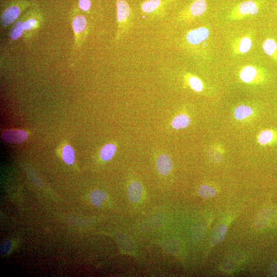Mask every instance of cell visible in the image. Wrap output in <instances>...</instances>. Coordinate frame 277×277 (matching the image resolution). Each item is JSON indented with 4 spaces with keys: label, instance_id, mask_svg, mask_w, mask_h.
<instances>
[{
    "label": "cell",
    "instance_id": "obj_1",
    "mask_svg": "<svg viewBox=\"0 0 277 277\" xmlns=\"http://www.w3.org/2000/svg\"><path fill=\"white\" fill-rule=\"evenodd\" d=\"M70 21L74 33V50H80L88 34L87 20L78 7H74L71 13Z\"/></svg>",
    "mask_w": 277,
    "mask_h": 277
},
{
    "label": "cell",
    "instance_id": "obj_2",
    "mask_svg": "<svg viewBox=\"0 0 277 277\" xmlns=\"http://www.w3.org/2000/svg\"><path fill=\"white\" fill-rule=\"evenodd\" d=\"M31 3L28 0H11L4 7L1 13V26L6 28L13 24Z\"/></svg>",
    "mask_w": 277,
    "mask_h": 277
},
{
    "label": "cell",
    "instance_id": "obj_3",
    "mask_svg": "<svg viewBox=\"0 0 277 277\" xmlns=\"http://www.w3.org/2000/svg\"><path fill=\"white\" fill-rule=\"evenodd\" d=\"M23 23V37L27 42L30 41L42 26L44 17L42 11L37 7H32L25 12Z\"/></svg>",
    "mask_w": 277,
    "mask_h": 277
},
{
    "label": "cell",
    "instance_id": "obj_4",
    "mask_svg": "<svg viewBox=\"0 0 277 277\" xmlns=\"http://www.w3.org/2000/svg\"><path fill=\"white\" fill-rule=\"evenodd\" d=\"M116 7L117 29L115 41H118L129 30L132 22L130 9L125 1L117 0Z\"/></svg>",
    "mask_w": 277,
    "mask_h": 277
},
{
    "label": "cell",
    "instance_id": "obj_5",
    "mask_svg": "<svg viewBox=\"0 0 277 277\" xmlns=\"http://www.w3.org/2000/svg\"><path fill=\"white\" fill-rule=\"evenodd\" d=\"M260 9L259 3L254 0L242 2L231 10L229 17L232 20L242 19L248 16L255 15Z\"/></svg>",
    "mask_w": 277,
    "mask_h": 277
},
{
    "label": "cell",
    "instance_id": "obj_6",
    "mask_svg": "<svg viewBox=\"0 0 277 277\" xmlns=\"http://www.w3.org/2000/svg\"><path fill=\"white\" fill-rule=\"evenodd\" d=\"M210 31L206 27H200L189 31L185 36L190 44L196 45L205 41L209 36Z\"/></svg>",
    "mask_w": 277,
    "mask_h": 277
},
{
    "label": "cell",
    "instance_id": "obj_7",
    "mask_svg": "<svg viewBox=\"0 0 277 277\" xmlns=\"http://www.w3.org/2000/svg\"><path fill=\"white\" fill-rule=\"evenodd\" d=\"M239 75L243 82L249 83L256 80L262 79L263 71L255 66L248 65L242 68Z\"/></svg>",
    "mask_w": 277,
    "mask_h": 277
},
{
    "label": "cell",
    "instance_id": "obj_8",
    "mask_svg": "<svg viewBox=\"0 0 277 277\" xmlns=\"http://www.w3.org/2000/svg\"><path fill=\"white\" fill-rule=\"evenodd\" d=\"M207 7L206 0H194L182 14V16L186 19L199 17L206 12Z\"/></svg>",
    "mask_w": 277,
    "mask_h": 277
},
{
    "label": "cell",
    "instance_id": "obj_9",
    "mask_svg": "<svg viewBox=\"0 0 277 277\" xmlns=\"http://www.w3.org/2000/svg\"><path fill=\"white\" fill-rule=\"evenodd\" d=\"M1 137L7 143L17 144L25 141L28 137V134L23 130L9 129L4 131Z\"/></svg>",
    "mask_w": 277,
    "mask_h": 277
},
{
    "label": "cell",
    "instance_id": "obj_10",
    "mask_svg": "<svg viewBox=\"0 0 277 277\" xmlns=\"http://www.w3.org/2000/svg\"><path fill=\"white\" fill-rule=\"evenodd\" d=\"M252 41L249 36H244L233 43L232 50L236 54H243L248 52L251 48Z\"/></svg>",
    "mask_w": 277,
    "mask_h": 277
},
{
    "label": "cell",
    "instance_id": "obj_11",
    "mask_svg": "<svg viewBox=\"0 0 277 277\" xmlns=\"http://www.w3.org/2000/svg\"><path fill=\"white\" fill-rule=\"evenodd\" d=\"M156 168L159 173L163 175L168 174L172 168L170 157L167 154L160 155L156 160Z\"/></svg>",
    "mask_w": 277,
    "mask_h": 277
},
{
    "label": "cell",
    "instance_id": "obj_12",
    "mask_svg": "<svg viewBox=\"0 0 277 277\" xmlns=\"http://www.w3.org/2000/svg\"><path fill=\"white\" fill-rule=\"evenodd\" d=\"M272 210L270 208L262 210L256 216L253 223L255 228H262L267 225L272 215Z\"/></svg>",
    "mask_w": 277,
    "mask_h": 277
},
{
    "label": "cell",
    "instance_id": "obj_13",
    "mask_svg": "<svg viewBox=\"0 0 277 277\" xmlns=\"http://www.w3.org/2000/svg\"><path fill=\"white\" fill-rule=\"evenodd\" d=\"M25 13L18 18L12 25L9 31V37L11 40L16 41L23 36V23L25 18Z\"/></svg>",
    "mask_w": 277,
    "mask_h": 277
},
{
    "label": "cell",
    "instance_id": "obj_14",
    "mask_svg": "<svg viewBox=\"0 0 277 277\" xmlns=\"http://www.w3.org/2000/svg\"><path fill=\"white\" fill-rule=\"evenodd\" d=\"M262 48L266 54L277 63V42L275 39L266 38L262 44Z\"/></svg>",
    "mask_w": 277,
    "mask_h": 277
},
{
    "label": "cell",
    "instance_id": "obj_15",
    "mask_svg": "<svg viewBox=\"0 0 277 277\" xmlns=\"http://www.w3.org/2000/svg\"><path fill=\"white\" fill-rule=\"evenodd\" d=\"M142 193L141 184L137 181L132 182L128 186L127 189L128 196L129 200L133 202L138 201Z\"/></svg>",
    "mask_w": 277,
    "mask_h": 277
},
{
    "label": "cell",
    "instance_id": "obj_16",
    "mask_svg": "<svg viewBox=\"0 0 277 277\" xmlns=\"http://www.w3.org/2000/svg\"><path fill=\"white\" fill-rule=\"evenodd\" d=\"M227 227L224 224L218 225L213 231L210 237V242L212 245H215L222 242L226 232Z\"/></svg>",
    "mask_w": 277,
    "mask_h": 277
},
{
    "label": "cell",
    "instance_id": "obj_17",
    "mask_svg": "<svg viewBox=\"0 0 277 277\" xmlns=\"http://www.w3.org/2000/svg\"><path fill=\"white\" fill-rule=\"evenodd\" d=\"M190 123V118L186 114H180L175 116L171 122L172 127L179 129L187 127Z\"/></svg>",
    "mask_w": 277,
    "mask_h": 277
},
{
    "label": "cell",
    "instance_id": "obj_18",
    "mask_svg": "<svg viewBox=\"0 0 277 277\" xmlns=\"http://www.w3.org/2000/svg\"><path fill=\"white\" fill-rule=\"evenodd\" d=\"M162 5L161 0H147L141 5L142 10L147 14L155 11Z\"/></svg>",
    "mask_w": 277,
    "mask_h": 277
},
{
    "label": "cell",
    "instance_id": "obj_19",
    "mask_svg": "<svg viewBox=\"0 0 277 277\" xmlns=\"http://www.w3.org/2000/svg\"><path fill=\"white\" fill-rule=\"evenodd\" d=\"M252 113V109L251 107L241 105L237 106L234 111V116L238 120H243L250 115Z\"/></svg>",
    "mask_w": 277,
    "mask_h": 277
},
{
    "label": "cell",
    "instance_id": "obj_20",
    "mask_svg": "<svg viewBox=\"0 0 277 277\" xmlns=\"http://www.w3.org/2000/svg\"><path fill=\"white\" fill-rule=\"evenodd\" d=\"M116 151V146L112 144L108 143L104 145L101 149L100 156L104 161L110 160Z\"/></svg>",
    "mask_w": 277,
    "mask_h": 277
},
{
    "label": "cell",
    "instance_id": "obj_21",
    "mask_svg": "<svg viewBox=\"0 0 277 277\" xmlns=\"http://www.w3.org/2000/svg\"><path fill=\"white\" fill-rule=\"evenodd\" d=\"M106 198V193L99 189L93 190L90 195L91 203L95 207L100 206L103 201H104Z\"/></svg>",
    "mask_w": 277,
    "mask_h": 277
},
{
    "label": "cell",
    "instance_id": "obj_22",
    "mask_svg": "<svg viewBox=\"0 0 277 277\" xmlns=\"http://www.w3.org/2000/svg\"><path fill=\"white\" fill-rule=\"evenodd\" d=\"M62 154V158L66 164L70 165L73 163L75 160V153L73 148L70 145H66L63 147Z\"/></svg>",
    "mask_w": 277,
    "mask_h": 277
},
{
    "label": "cell",
    "instance_id": "obj_23",
    "mask_svg": "<svg viewBox=\"0 0 277 277\" xmlns=\"http://www.w3.org/2000/svg\"><path fill=\"white\" fill-rule=\"evenodd\" d=\"M198 193L201 197L209 198L214 196L216 194V191L211 187L203 185L199 187Z\"/></svg>",
    "mask_w": 277,
    "mask_h": 277
},
{
    "label": "cell",
    "instance_id": "obj_24",
    "mask_svg": "<svg viewBox=\"0 0 277 277\" xmlns=\"http://www.w3.org/2000/svg\"><path fill=\"white\" fill-rule=\"evenodd\" d=\"M189 86L195 91L200 92L203 88V83L201 80L195 76H190L188 79Z\"/></svg>",
    "mask_w": 277,
    "mask_h": 277
},
{
    "label": "cell",
    "instance_id": "obj_25",
    "mask_svg": "<svg viewBox=\"0 0 277 277\" xmlns=\"http://www.w3.org/2000/svg\"><path fill=\"white\" fill-rule=\"evenodd\" d=\"M273 138V133L269 130L262 131L258 137V142L261 145H265L270 142Z\"/></svg>",
    "mask_w": 277,
    "mask_h": 277
},
{
    "label": "cell",
    "instance_id": "obj_26",
    "mask_svg": "<svg viewBox=\"0 0 277 277\" xmlns=\"http://www.w3.org/2000/svg\"><path fill=\"white\" fill-rule=\"evenodd\" d=\"M78 8L83 12L88 13L91 6V0H78Z\"/></svg>",
    "mask_w": 277,
    "mask_h": 277
},
{
    "label": "cell",
    "instance_id": "obj_27",
    "mask_svg": "<svg viewBox=\"0 0 277 277\" xmlns=\"http://www.w3.org/2000/svg\"><path fill=\"white\" fill-rule=\"evenodd\" d=\"M269 272L271 276H276L277 275V262L271 265Z\"/></svg>",
    "mask_w": 277,
    "mask_h": 277
}]
</instances>
